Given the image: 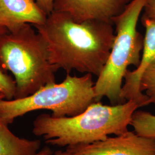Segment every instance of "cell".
Masks as SVG:
<instances>
[{
  "label": "cell",
  "mask_w": 155,
  "mask_h": 155,
  "mask_svg": "<svg viewBox=\"0 0 155 155\" xmlns=\"http://www.w3.org/2000/svg\"><path fill=\"white\" fill-rule=\"evenodd\" d=\"M54 155H76L74 154L71 152L66 150L65 151H62L61 150H58L54 153Z\"/></svg>",
  "instance_id": "cell-17"
},
{
  "label": "cell",
  "mask_w": 155,
  "mask_h": 155,
  "mask_svg": "<svg viewBox=\"0 0 155 155\" xmlns=\"http://www.w3.org/2000/svg\"><path fill=\"white\" fill-rule=\"evenodd\" d=\"M5 97L4 95V94H2L1 92H0V102L2 100H5Z\"/></svg>",
  "instance_id": "cell-19"
},
{
  "label": "cell",
  "mask_w": 155,
  "mask_h": 155,
  "mask_svg": "<svg viewBox=\"0 0 155 155\" xmlns=\"http://www.w3.org/2000/svg\"><path fill=\"white\" fill-rule=\"evenodd\" d=\"M140 90L155 106V61L145 70L140 79Z\"/></svg>",
  "instance_id": "cell-12"
},
{
  "label": "cell",
  "mask_w": 155,
  "mask_h": 155,
  "mask_svg": "<svg viewBox=\"0 0 155 155\" xmlns=\"http://www.w3.org/2000/svg\"><path fill=\"white\" fill-rule=\"evenodd\" d=\"M0 92L4 94L5 100L14 99L16 92V84L15 79L0 68Z\"/></svg>",
  "instance_id": "cell-13"
},
{
  "label": "cell",
  "mask_w": 155,
  "mask_h": 155,
  "mask_svg": "<svg viewBox=\"0 0 155 155\" xmlns=\"http://www.w3.org/2000/svg\"><path fill=\"white\" fill-rule=\"evenodd\" d=\"M141 22L145 28V34L141 60L136 69L127 70L121 93L125 101H134L140 107L150 104L148 97L140 90V79L145 70L155 61V20L142 17Z\"/></svg>",
  "instance_id": "cell-8"
},
{
  "label": "cell",
  "mask_w": 155,
  "mask_h": 155,
  "mask_svg": "<svg viewBox=\"0 0 155 155\" xmlns=\"http://www.w3.org/2000/svg\"><path fill=\"white\" fill-rule=\"evenodd\" d=\"M40 147V140L17 136L0 118V155H35Z\"/></svg>",
  "instance_id": "cell-10"
},
{
  "label": "cell",
  "mask_w": 155,
  "mask_h": 155,
  "mask_svg": "<svg viewBox=\"0 0 155 155\" xmlns=\"http://www.w3.org/2000/svg\"><path fill=\"white\" fill-rule=\"evenodd\" d=\"M143 18L155 20V0H148L144 8Z\"/></svg>",
  "instance_id": "cell-14"
},
{
  "label": "cell",
  "mask_w": 155,
  "mask_h": 155,
  "mask_svg": "<svg viewBox=\"0 0 155 155\" xmlns=\"http://www.w3.org/2000/svg\"><path fill=\"white\" fill-rule=\"evenodd\" d=\"M66 150L76 155H155V138L128 130L91 144L67 147Z\"/></svg>",
  "instance_id": "cell-6"
},
{
  "label": "cell",
  "mask_w": 155,
  "mask_h": 155,
  "mask_svg": "<svg viewBox=\"0 0 155 155\" xmlns=\"http://www.w3.org/2000/svg\"><path fill=\"white\" fill-rule=\"evenodd\" d=\"M47 16L35 0H0V25L9 31L24 24L42 25Z\"/></svg>",
  "instance_id": "cell-9"
},
{
  "label": "cell",
  "mask_w": 155,
  "mask_h": 155,
  "mask_svg": "<svg viewBox=\"0 0 155 155\" xmlns=\"http://www.w3.org/2000/svg\"><path fill=\"white\" fill-rule=\"evenodd\" d=\"M9 31L4 27L0 25V36L4 33H7Z\"/></svg>",
  "instance_id": "cell-18"
},
{
  "label": "cell",
  "mask_w": 155,
  "mask_h": 155,
  "mask_svg": "<svg viewBox=\"0 0 155 155\" xmlns=\"http://www.w3.org/2000/svg\"><path fill=\"white\" fill-rule=\"evenodd\" d=\"M39 7L48 15L54 11V5L55 0H35Z\"/></svg>",
  "instance_id": "cell-15"
},
{
  "label": "cell",
  "mask_w": 155,
  "mask_h": 155,
  "mask_svg": "<svg viewBox=\"0 0 155 155\" xmlns=\"http://www.w3.org/2000/svg\"><path fill=\"white\" fill-rule=\"evenodd\" d=\"M139 107L132 100L115 105L98 101L75 116L42 114L33 121L32 133L43 137L46 144L59 147L91 144L127 132L133 113Z\"/></svg>",
  "instance_id": "cell-2"
},
{
  "label": "cell",
  "mask_w": 155,
  "mask_h": 155,
  "mask_svg": "<svg viewBox=\"0 0 155 155\" xmlns=\"http://www.w3.org/2000/svg\"><path fill=\"white\" fill-rule=\"evenodd\" d=\"M94 85L91 74L77 77L67 73L61 83L47 84L26 98L2 100L0 118L9 125L17 117L38 110H51L54 117L77 116L95 102Z\"/></svg>",
  "instance_id": "cell-5"
},
{
  "label": "cell",
  "mask_w": 155,
  "mask_h": 155,
  "mask_svg": "<svg viewBox=\"0 0 155 155\" xmlns=\"http://www.w3.org/2000/svg\"><path fill=\"white\" fill-rule=\"evenodd\" d=\"M148 0H131L124 11L114 17L115 38L105 66L95 82V102L104 97L112 105L126 101L122 98V82L128 67L138 66L144 38L137 29L141 12Z\"/></svg>",
  "instance_id": "cell-4"
},
{
  "label": "cell",
  "mask_w": 155,
  "mask_h": 155,
  "mask_svg": "<svg viewBox=\"0 0 155 155\" xmlns=\"http://www.w3.org/2000/svg\"><path fill=\"white\" fill-rule=\"evenodd\" d=\"M0 68L15 77L13 100L26 98L55 83L59 68L50 60L44 39L32 25L24 24L0 36Z\"/></svg>",
  "instance_id": "cell-3"
},
{
  "label": "cell",
  "mask_w": 155,
  "mask_h": 155,
  "mask_svg": "<svg viewBox=\"0 0 155 155\" xmlns=\"http://www.w3.org/2000/svg\"><path fill=\"white\" fill-rule=\"evenodd\" d=\"M130 125L138 135L155 138V115L150 112L136 110L132 116Z\"/></svg>",
  "instance_id": "cell-11"
},
{
  "label": "cell",
  "mask_w": 155,
  "mask_h": 155,
  "mask_svg": "<svg viewBox=\"0 0 155 155\" xmlns=\"http://www.w3.org/2000/svg\"><path fill=\"white\" fill-rule=\"evenodd\" d=\"M113 25L99 21L77 22L65 13L53 11L43 24L35 28L45 40L50 61L59 69L98 77L115 38Z\"/></svg>",
  "instance_id": "cell-1"
},
{
  "label": "cell",
  "mask_w": 155,
  "mask_h": 155,
  "mask_svg": "<svg viewBox=\"0 0 155 155\" xmlns=\"http://www.w3.org/2000/svg\"><path fill=\"white\" fill-rule=\"evenodd\" d=\"M131 0H55L54 11L65 13L78 22L99 21L113 24Z\"/></svg>",
  "instance_id": "cell-7"
},
{
  "label": "cell",
  "mask_w": 155,
  "mask_h": 155,
  "mask_svg": "<svg viewBox=\"0 0 155 155\" xmlns=\"http://www.w3.org/2000/svg\"><path fill=\"white\" fill-rule=\"evenodd\" d=\"M53 153L54 152L49 147L45 146L42 150H39L35 155H52Z\"/></svg>",
  "instance_id": "cell-16"
}]
</instances>
